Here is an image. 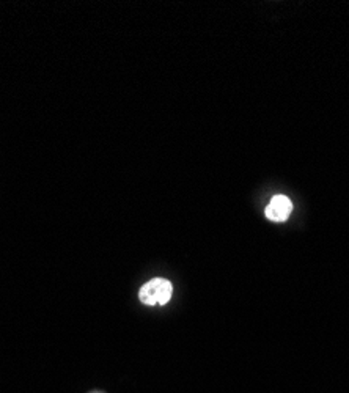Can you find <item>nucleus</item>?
Masks as SVG:
<instances>
[{
  "instance_id": "nucleus-2",
  "label": "nucleus",
  "mask_w": 349,
  "mask_h": 393,
  "mask_svg": "<svg viewBox=\"0 0 349 393\" xmlns=\"http://www.w3.org/2000/svg\"><path fill=\"white\" fill-rule=\"evenodd\" d=\"M293 211V203L288 196L276 195L266 206V217L272 222H285Z\"/></svg>"
},
{
  "instance_id": "nucleus-1",
  "label": "nucleus",
  "mask_w": 349,
  "mask_h": 393,
  "mask_svg": "<svg viewBox=\"0 0 349 393\" xmlns=\"http://www.w3.org/2000/svg\"><path fill=\"white\" fill-rule=\"evenodd\" d=\"M173 286L166 279H153L140 288L139 297L145 305H166L172 299Z\"/></svg>"
}]
</instances>
